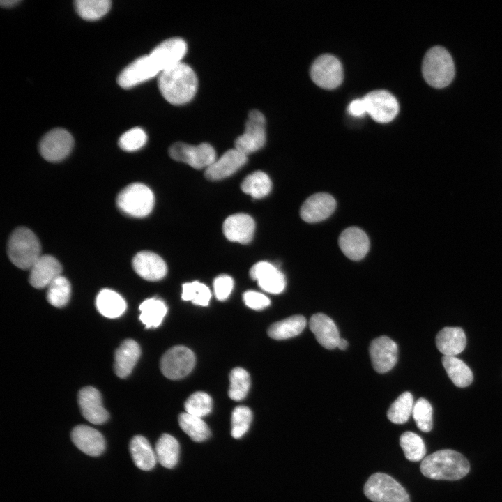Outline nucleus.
<instances>
[{
  "instance_id": "obj_13",
  "label": "nucleus",
  "mask_w": 502,
  "mask_h": 502,
  "mask_svg": "<svg viewBox=\"0 0 502 502\" xmlns=\"http://www.w3.org/2000/svg\"><path fill=\"white\" fill-rule=\"evenodd\" d=\"M160 73L151 56L144 55L126 67L119 75V85L124 89L133 87Z\"/></svg>"
},
{
  "instance_id": "obj_39",
  "label": "nucleus",
  "mask_w": 502,
  "mask_h": 502,
  "mask_svg": "<svg viewBox=\"0 0 502 502\" xmlns=\"http://www.w3.org/2000/svg\"><path fill=\"white\" fill-rule=\"evenodd\" d=\"M70 293L71 287L69 281L61 275L47 287V299L52 305L61 307L69 301Z\"/></svg>"
},
{
  "instance_id": "obj_47",
  "label": "nucleus",
  "mask_w": 502,
  "mask_h": 502,
  "mask_svg": "<svg viewBox=\"0 0 502 502\" xmlns=\"http://www.w3.org/2000/svg\"><path fill=\"white\" fill-rule=\"evenodd\" d=\"M245 304L251 309L259 310L268 307L270 299L261 293L254 291H247L243 295Z\"/></svg>"
},
{
  "instance_id": "obj_3",
  "label": "nucleus",
  "mask_w": 502,
  "mask_h": 502,
  "mask_svg": "<svg viewBox=\"0 0 502 502\" xmlns=\"http://www.w3.org/2000/svg\"><path fill=\"white\" fill-rule=\"evenodd\" d=\"M41 246L35 234L26 227H18L10 235L7 247L10 261L21 269H29L40 258Z\"/></svg>"
},
{
  "instance_id": "obj_36",
  "label": "nucleus",
  "mask_w": 502,
  "mask_h": 502,
  "mask_svg": "<svg viewBox=\"0 0 502 502\" xmlns=\"http://www.w3.org/2000/svg\"><path fill=\"white\" fill-rule=\"evenodd\" d=\"M413 406L412 395L409 392H404L390 405L387 417L393 423L404 424L412 413Z\"/></svg>"
},
{
  "instance_id": "obj_8",
  "label": "nucleus",
  "mask_w": 502,
  "mask_h": 502,
  "mask_svg": "<svg viewBox=\"0 0 502 502\" xmlns=\"http://www.w3.org/2000/svg\"><path fill=\"white\" fill-rule=\"evenodd\" d=\"M169 153L174 160L185 162L197 169L208 167L216 158L215 149L208 143L193 146L176 142L169 148Z\"/></svg>"
},
{
  "instance_id": "obj_23",
  "label": "nucleus",
  "mask_w": 502,
  "mask_h": 502,
  "mask_svg": "<svg viewBox=\"0 0 502 502\" xmlns=\"http://www.w3.org/2000/svg\"><path fill=\"white\" fill-rule=\"evenodd\" d=\"M71 439L77 448L89 456H99L105 451V441L103 436L90 426H76L71 432Z\"/></svg>"
},
{
  "instance_id": "obj_15",
  "label": "nucleus",
  "mask_w": 502,
  "mask_h": 502,
  "mask_svg": "<svg viewBox=\"0 0 502 502\" xmlns=\"http://www.w3.org/2000/svg\"><path fill=\"white\" fill-rule=\"evenodd\" d=\"M369 351L372 366L379 373L388 372L397 363V345L387 336L373 340Z\"/></svg>"
},
{
  "instance_id": "obj_19",
  "label": "nucleus",
  "mask_w": 502,
  "mask_h": 502,
  "mask_svg": "<svg viewBox=\"0 0 502 502\" xmlns=\"http://www.w3.org/2000/svg\"><path fill=\"white\" fill-rule=\"evenodd\" d=\"M339 246L349 259L358 261L365 257L370 249V241L366 233L356 227L344 229L340 235Z\"/></svg>"
},
{
  "instance_id": "obj_30",
  "label": "nucleus",
  "mask_w": 502,
  "mask_h": 502,
  "mask_svg": "<svg viewBox=\"0 0 502 502\" xmlns=\"http://www.w3.org/2000/svg\"><path fill=\"white\" fill-rule=\"evenodd\" d=\"M155 452L157 461L162 466L172 469L177 464L179 458L178 441L173 436L163 434L155 444Z\"/></svg>"
},
{
  "instance_id": "obj_4",
  "label": "nucleus",
  "mask_w": 502,
  "mask_h": 502,
  "mask_svg": "<svg viewBox=\"0 0 502 502\" xmlns=\"http://www.w3.org/2000/svg\"><path fill=\"white\" fill-rule=\"evenodd\" d=\"M422 73L426 82L433 87L439 89L449 85L455 73L450 54L443 47H432L424 56Z\"/></svg>"
},
{
  "instance_id": "obj_26",
  "label": "nucleus",
  "mask_w": 502,
  "mask_h": 502,
  "mask_svg": "<svg viewBox=\"0 0 502 502\" xmlns=\"http://www.w3.org/2000/svg\"><path fill=\"white\" fill-rule=\"evenodd\" d=\"M141 353L139 344L133 340L123 341L116 350L114 354V368L116 374L120 378L128 376Z\"/></svg>"
},
{
  "instance_id": "obj_17",
  "label": "nucleus",
  "mask_w": 502,
  "mask_h": 502,
  "mask_svg": "<svg viewBox=\"0 0 502 502\" xmlns=\"http://www.w3.org/2000/svg\"><path fill=\"white\" fill-rule=\"evenodd\" d=\"M336 208L335 199L325 192L316 193L303 204L300 215L306 222L314 223L328 218Z\"/></svg>"
},
{
  "instance_id": "obj_48",
  "label": "nucleus",
  "mask_w": 502,
  "mask_h": 502,
  "mask_svg": "<svg viewBox=\"0 0 502 502\" xmlns=\"http://www.w3.org/2000/svg\"><path fill=\"white\" fill-rule=\"evenodd\" d=\"M348 112L356 117H360L367 114L363 98L352 100L348 106Z\"/></svg>"
},
{
  "instance_id": "obj_44",
  "label": "nucleus",
  "mask_w": 502,
  "mask_h": 502,
  "mask_svg": "<svg viewBox=\"0 0 502 502\" xmlns=\"http://www.w3.org/2000/svg\"><path fill=\"white\" fill-rule=\"evenodd\" d=\"M412 415L419 429L424 432L431 431L433 421L432 407L429 402L425 398L418 399L413 406Z\"/></svg>"
},
{
  "instance_id": "obj_22",
  "label": "nucleus",
  "mask_w": 502,
  "mask_h": 502,
  "mask_svg": "<svg viewBox=\"0 0 502 502\" xmlns=\"http://www.w3.org/2000/svg\"><path fill=\"white\" fill-rule=\"evenodd\" d=\"M134 271L143 279L158 281L167 274V267L165 261L157 254L142 251L138 252L132 259Z\"/></svg>"
},
{
  "instance_id": "obj_24",
  "label": "nucleus",
  "mask_w": 502,
  "mask_h": 502,
  "mask_svg": "<svg viewBox=\"0 0 502 502\" xmlns=\"http://www.w3.org/2000/svg\"><path fill=\"white\" fill-rule=\"evenodd\" d=\"M62 266L54 257L41 255L30 268L29 282L36 289L48 287L57 277L61 275Z\"/></svg>"
},
{
  "instance_id": "obj_10",
  "label": "nucleus",
  "mask_w": 502,
  "mask_h": 502,
  "mask_svg": "<svg viewBox=\"0 0 502 502\" xmlns=\"http://www.w3.org/2000/svg\"><path fill=\"white\" fill-rule=\"evenodd\" d=\"M312 80L319 87L333 89L339 86L343 79L340 61L334 56L324 54L312 63L310 71Z\"/></svg>"
},
{
  "instance_id": "obj_7",
  "label": "nucleus",
  "mask_w": 502,
  "mask_h": 502,
  "mask_svg": "<svg viewBox=\"0 0 502 502\" xmlns=\"http://www.w3.org/2000/svg\"><path fill=\"white\" fill-rule=\"evenodd\" d=\"M266 119L263 114L251 110L244 132L235 140V149L247 155L261 149L266 143Z\"/></svg>"
},
{
  "instance_id": "obj_46",
  "label": "nucleus",
  "mask_w": 502,
  "mask_h": 502,
  "mask_svg": "<svg viewBox=\"0 0 502 502\" xmlns=\"http://www.w3.org/2000/svg\"><path fill=\"white\" fill-rule=\"evenodd\" d=\"M234 287L233 279L227 275L217 277L213 281L215 296L219 301L226 300Z\"/></svg>"
},
{
  "instance_id": "obj_35",
  "label": "nucleus",
  "mask_w": 502,
  "mask_h": 502,
  "mask_svg": "<svg viewBox=\"0 0 502 502\" xmlns=\"http://www.w3.org/2000/svg\"><path fill=\"white\" fill-rule=\"evenodd\" d=\"M272 183L268 176L261 172L257 171L246 176L241 183V190L254 199H261L269 194Z\"/></svg>"
},
{
  "instance_id": "obj_50",
  "label": "nucleus",
  "mask_w": 502,
  "mask_h": 502,
  "mask_svg": "<svg viewBox=\"0 0 502 502\" xmlns=\"http://www.w3.org/2000/svg\"><path fill=\"white\" fill-rule=\"evenodd\" d=\"M347 346H348L347 341L343 338H340L337 343V347L341 350H344L347 348Z\"/></svg>"
},
{
  "instance_id": "obj_1",
  "label": "nucleus",
  "mask_w": 502,
  "mask_h": 502,
  "mask_svg": "<svg viewBox=\"0 0 502 502\" xmlns=\"http://www.w3.org/2000/svg\"><path fill=\"white\" fill-rule=\"evenodd\" d=\"M158 87L164 98L172 105H182L191 100L198 86L192 68L181 62L158 75Z\"/></svg>"
},
{
  "instance_id": "obj_49",
  "label": "nucleus",
  "mask_w": 502,
  "mask_h": 502,
  "mask_svg": "<svg viewBox=\"0 0 502 502\" xmlns=\"http://www.w3.org/2000/svg\"><path fill=\"white\" fill-rule=\"evenodd\" d=\"M20 0H4L1 1V5L3 7L8 8L18 3Z\"/></svg>"
},
{
  "instance_id": "obj_2",
  "label": "nucleus",
  "mask_w": 502,
  "mask_h": 502,
  "mask_svg": "<svg viewBox=\"0 0 502 502\" xmlns=\"http://www.w3.org/2000/svg\"><path fill=\"white\" fill-rule=\"evenodd\" d=\"M420 471L427 478L434 480H457L469 471L467 459L459 452L450 449L440 450L425 457Z\"/></svg>"
},
{
  "instance_id": "obj_16",
  "label": "nucleus",
  "mask_w": 502,
  "mask_h": 502,
  "mask_svg": "<svg viewBox=\"0 0 502 502\" xmlns=\"http://www.w3.org/2000/svg\"><path fill=\"white\" fill-rule=\"evenodd\" d=\"M78 404L84 418L95 425L105 423L109 413L104 408L100 392L92 386L82 388L78 394Z\"/></svg>"
},
{
  "instance_id": "obj_31",
  "label": "nucleus",
  "mask_w": 502,
  "mask_h": 502,
  "mask_svg": "<svg viewBox=\"0 0 502 502\" xmlns=\"http://www.w3.org/2000/svg\"><path fill=\"white\" fill-rule=\"evenodd\" d=\"M306 326L302 315H294L273 324L268 329V335L275 340H285L300 334Z\"/></svg>"
},
{
  "instance_id": "obj_28",
  "label": "nucleus",
  "mask_w": 502,
  "mask_h": 502,
  "mask_svg": "<svg viewBox=\"0 0 502 502\" xmlns=\"http://www.w3.org/2000/svg\"><path fill=\"white\" fill-rule=\"evenodd\" d=\"M130 452L135 464L141 470L150 471L158 462L155 450L149 441L141 435L132 439Z\"/></svg>"
},
{
  "instance_id": "obj_37",
  "label": "nucleus",
  "mask_w": 502,
  "mask_h": 502,
  "mask_svg": "<svg viewBox=\"0 0 502 502\" xmlns=\"http://www.w3.org/2000/svg\"><path fill=\"white\" fill-rule=\"evenodd\" d=\"M76 11L86 20H96L109 10V0H77L75 2Z\"/></svg>"
},
{
  "instance_id": "obj_41",
  "label": "nucleus",
  "mask_w": 502,
  "mask_h": 502,
  "mask_svg": "<svg viewBox=\"0 0 502 502\" xmlns=\"http://www.w3.org/2000/svg\"><path fill=\"white\" fill-rule=\"evenodd\" d=\"M181 298L184 301H190L193 304L207 306L211 297L209 288L204 284L195 281L185 283L182 286Z\"/></svg>"
},
{
  "instance_id": "obj_6",
  "label": "nucleus",
  "mask_w": 502,
  "mask_h": 502,
  "mask_svg": "<svg viewBox=\"0 0 502 502\" xmlns=\"http://www.w3.org/2000/svg\"><path fill=\"white\" fill-rule=\"evenodd\" d=\"M365 495L373 502H410L406 489L396 480L383 473H375L365 482Z\"/></svg>"
},
{
  "instance_id": "obj_21",
  "label": "nucleus",
  "mask_w": 502,
  "mask_h": 502,
  "mask_svg": "<svg viewBox=\"0 0 502 502\" xmlns=\"http://www.w3.org/2000/svg\"><path fill=\"white\" fill-rule=\"evenodd\" d=\"M247 161V155L237 149L227 151L205 171V177L211 181L225 178L239 169Z\"/></svg>"
},
{
  "instance_id": "obj_27",
  "label": "nucleus",
  "mask_w": 502,
  "mask_h": 502,
  "mask_svg": "<svg viewBox=\"0 0 502 502\" xmlns=\"http://www.w3.org/2000/svg\"><path fill=\"white\" fill-rule=\"evenodd\" d=\"M436 344L444 356H455L463 351L466 347L465 333L459 327H445L437 333Z\"/></svg>"
},
{
  "instance_id": "obj_14",
  "label": "nucleus",
  "mask_w": 502,
  "mask_h": 502,
  "mask_svg": "<svg viewBox=\"0 0 502 502\" xmlns=\"http://www.w3.org/2000/svg\"><path fill=\"white\" fill-rule=\"evenodd\" d=\"M187 43L178 37L167 39L157 45L149 56L160 73L181 62L187 52Z\"/></svg>"
},
{
  "instance_id": "obj_9",
  "label": "nucleus",
  "mask_w": 502,
  "mask_h": 502,
  "mask_svg": "<svg viewBox=\"0 0 502 502\" xmlns=\"http://www.w3.org/2000/svg\"><path fill=\"white\" fill-rule=\"evenodd\" d=\"M195 364V356L190 349L184 346H175L162 356L160 367L167 378L175 380L188 375Z\"/></svg>"
},
{
  "instance_id": "obj_34",
  "label": "nucleus",
  "mask_w": 502,
  "mask_h": 502,
  "mask_svg": "<svg viewBox=\"0 0 502 502\" xmlns=\"http://www.w3.org/2000/svg\"><path fill=\"white\" fill-rule=\"evenodd\" d=\"M178 423L182 430L195 442H202L211 436V430L201 418L181 413L178 416Z\"/></svg>"
},
{
  "instance_id": "obj_25",
  "label": "nucleus",
  "mask_w": 502,
  "mask_h": 502,
  "mask_svg": "<svg viewBox=\"0 0 502 502\" xmlns=\"http://www.w3.org/2000/svg\"><path fill=\"white\" fill-rule=\"evenodd\" d=\"M309 326L322 347L328 349L337 347L340 334L337 326L329 317L322 313L314 314L310 318Z\"/></svg>"
},
{
  "instance_id": "obj_45",
  "label": "nucleus",
  "mask_w": 502,
  "mask_h": 502,
  "mask_svg": "<svg viewBox=\"0 0 502 502\" xmlns=\"http://www.w3.org/2000/svg\"><path fill=\"white\" fill-rule=\"evenodd\" d=\"M147 140L145 131L141 128H133L124 132L119 139V146L126 151H135L144 146Z\"/></svg>"
},
{
  "instance_id": "obj_5",
  "label": "nucleus",
  "mask_w": 502,
  "mask_h": 502,
  "mask_svg": "<svg viewBox=\"0 0 502 502\" xmlns=\"http://www.w3.org/2000/svg\"><path fill=\"white\" fill-rule=\"evenodd\" d=\"M116 204L119 208L128 215L142 218L151 212L154 205V195L146 185L135 183L120 192Z\"/></svg>"
},
{
  "instance_id": "obj_29",
  "label": "nucleus",
  "mask_w": 502,
  "mask_h": 502,
  "mask_svg": "<svg viewBox=\"0 0 502 502\" xmlns=\"http://www.w3.org/2000/svg\"><path fill=\"white\" fill-rule=\"evenodd\" d=\"M96 305L102 315L112 319L121 316L126 309V303L123 298L109 289H102L98 293Z\"/></svg>"
},
{
  "instance_id": "obj_43",
  "label": "nucleus",
  "mask_w": 502,
  "mask_h": 502,
  "mask_svg": "<svg viewBox=\"0 0 502 502\" xmlns=\"http://www.w3.org/2000/svg\"><path fill=\"white\" fill-rule=\"evenodd\" d=\"M252 420V413L248 407L236 406L231 413V436L234 439L241 438L249 429Z\"/></svg>"
},
{
  "instance_id": "obj_32",
  "label": "nucleus",
  "mask_w": 502,
  "mask_h": 502,
  "mask_svg": "<svg viewBox=\"0 0 502 502\" xmlns=\"http://www.w3.org/2000/svg\"><path fill=\"white\" fill-rule=\"evenodd\" d=\"M441 360L448 376L456 386L464 388L472 383V371L462 360L455 356H447L442 357Z\"/></svg>"
},
{
  "instance_id": "obj_20",
  "label": "nucleus",
  "mask_w": 502,
  "mask_h": 502,
  "mask_svg": "<svg viewBox=\"0 0 502 502\" xmlns=\"http://www.w3.org/2000/svg\"><path fill=\"white\" fill-rule=\"evenodd\" d=\"M255 222L245 213H236L226 218L222 225L225 237L230 241L249 243L253 238Z\"/></svg>"
},
{
  "instance_id": "obj_18",
  "label": "nucleus",
  "mask_w": 502,
  "mask_h": 502,
  "mask_svg": "<svg viewBox=\"0 0 502 502\" xmlns=\"http://www.w3.org/2000/svg\"><path fill=\"white\" fill-rule=\"evenodd\" d=\"M250 275L266 292L277 294L285 288L284 275L269 262L259 261L255 264L250 270Z\"/></svg>"
},
{
  "instance_id": "obj_40",
  "label": "nucleus",
  "mask_w": 502,
  "mask_h": 502,
  "mask_svg": "<svg viewBox=\"0 0 502 502\" xmlns=\"http://www.w3.org/2000/svg\"><path fill=\"white\" fill-rule=\"evenodd\" d=\"M229 380V397L235 401L244 399L250 387V377L248 372L242 367L234 368L230 372Z\"/></svg>"
},
{
  "instance_id": "obj_42",
  "label": "nucleus",
  "mask_w": 502,
  "mask_h": 502,
  "mask_svg": "<svg viewBox=\"0 0 502 502\" xmlns=\"http://www.w3.org/2000/svg\"><path fill=\"white\" fill-rule=\"evenodd\" d=\"M212 399L204 392H196L185 401L186 413L201 418L209 414L212 410Z\"/></svg>"
},
{
  "instance_id": "obj_33",
  "label": "nucleus",
  "mask_w": 502,
  "mask_h": 502,
  "mask_svg": "<svg viewBox=\"0 0 502 502\" xmlns=\"http://www.w3.org/2000/svg\"><path fill=\"white\" fill-rule=\"evenodd\" d=\"M139 309L141 311L139 319L146 328L159 326L167 312L165 303L155 298L144 301Z\"/></svg>"
},
{
  "instance_id": "obj_38",
  "label": "nucleus",
  "mask_w": 502,
  "mask_h": 502,
  "mask_svg": "<svg viewBox=\"0 0 502 502\" xmlns=\"http://www.w3.org/2000/svg\"><path fill=\"white\" fill-rule=\"evenodd\" d=\"M400 446L405 457L411 462H418L424 459L426 448L423 440L412 432H405L400 438Z\"/></svg>"
},
{
  "instance_id": "obj_12",
  "label": "nucleus",
  "mask_w": 502,
  "mask_h": 502,
  "mask_svg": "<svg viewBox=\"0 0 502 502\" xmlns=\"http://www.w3.org/2000/svg\"><path fill=\"white\" fill-rule=\"evenodd\" d=\"M73 138L69 132L63 128H55L48 132L40 140L39 151L49 162H59L71 151Z\"/></svg>"
},
{
  "instance_id": "obj_11",
  "label": "nucleus",
  "mask_w": 502,
  "mask_h": 502,
  "mask_svg": "<svg viewBox=\"0 0 502 502\" xmlns=\"http://www.w3.org/2000/svg\"><path fill=\"white\" fill-rule=\"evenodd\" d=\"M363 98L367 114L376 122L388 123L395 118L399 112L397 99L387 91H373Z\"/></svg>"
}]
</instances>
